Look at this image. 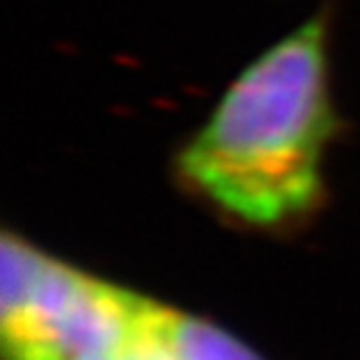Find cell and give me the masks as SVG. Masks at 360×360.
I'll return each mask as SVG.
<instances>
[{"instance_id": "cell-1", "label": "cell", "mask_w": 360, "mask_h": 360, "mask_svg": "<svg viewBox=\"0 0 360 360\" xmlns=\"http://www.w3.org/2000/svg\"><path fill=\"white\" fill-rule=\"evenodd\" d=\"M335 130L321 15L255 58L180 153V173L243 223L283 225L321 198Z\"/></svg>"}, {"instance_id": "cell-2", "label": "cell", "mask_w": 360, "mask_h": 360, "mask_svg": "<svg viewBox=\"0 0 360 360\" xmlns=\"http://www.w3.org/2000/svg\"><path fill=\"white\" fill-rule=\"evenodd\" d=\"M0 335L6 360H83L146 326L150 300L45 255L6 233Z\"/></svg>"}, {"instance_id": "cell-3", "label": "cell", "mask_w": 360, "mask_h": 360, "mask_svg": "<svg viewBox=\"0 0 360 360\" xmlns=\"http://www.w3.org/2000/svg\"><path fill=\"white\" fill-rule=\"evenodd\" d=\"M148 328L175 360H265L223 328L150 300Z\"/></svg>"}, {"instance_id": "cell-4", "label": "cell", "mask_w": 360, "mask_h": 360, "mask_svg": "<svg viewBox=\"0 0 360 360\" xmlns=\"http://www.w3.org/2000/svg\"><path fill=\"white\" fill-rule=\"evenodd\" d=\"M83 360H175V358L150 333V328H148V313H146V326H143V330L138 335L128 338L125 343L115 345V348L88 355Z\"/></svg>"}]
</instances>
